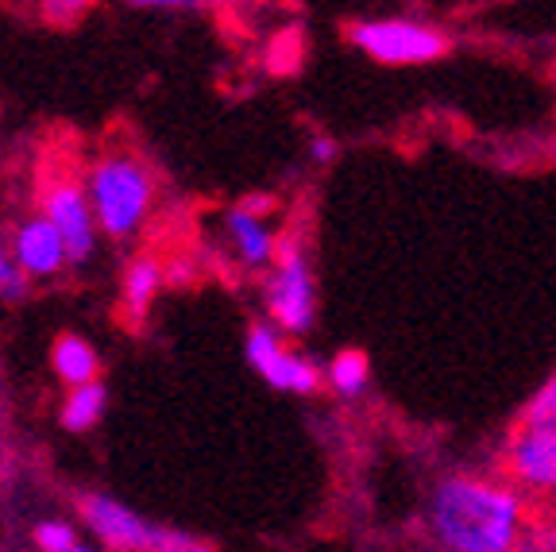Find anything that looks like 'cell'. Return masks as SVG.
Returning a JSON list of instances; mask_svg holds the SVG:
<instances>
[{
	"mask_svg": "<svg viewBox=\"0 0 556 552\" xmlns=\"http://www.w3.org/2000/svg\"><path fill=\"white\" fill-rule=\"evenodd\" d=\"M429 529L444 552H514L526 534V510L510 487L456 475L437 487Z\"/></svg>",
	"mask_w": 556,
	"mask_h": 552,
	"instance_id": "obj_1",
	"label": "cell"
},
{
	"mask_svg": "<svg viewBox=\"0 0 556 552\" xmlns=\"http://www.w3.org/2000/svg\"><path fill=\"white\" fill-rule=\"evenodd\" d=\"M86 193L89 205H93L97 228L109 233L113 240H124V236H136L139 225L148 221L155 181H151V171L136 155L109 151V155L89 166Z\"/></svg>",
	"mask_w": 556,
	"mask_h": 552,
	"instance_id": "obj_2",
	"label": "cell"
},
{
	"mask_svg": "<svg viewBox=\"0 0 556 552\" xmlns=\"http://www.w3.org/2000/svg\"><path fill=\"white\" fill-rule=\"evenodd\" d=\"M81 518H86L89 534L113 552H166L190 544L186 534H174V529L139 518L136 510L124 506L121 499H109V494H86L81 499Z\"/></svg>",
	"mask_w": 556,
	"mask_h": 552,
	"instance_id": "obj_3",
	"label": "cell"
},
{
	"mask_svg": "<svg viewBox=\"0 0 556 552\" xmlns=\"http://www.w3.org/2000/svg\"><path fill=\"white\" fill-rule=\"evenodd\" d=\"M348 39L375 62L391 66H414V62H437L448 54L452 39L437 27L417 20H359L348 27Z\"/></svg>",
	"mask_w": 556,
	"mask_h": 552,
	"instance_id": "obj_4",
	"label": "cell"
},
{
	"mask_svg": "<svg viewBox=\"0 0 556 552\" xmlns=\"http://www.w3.org/2000/svg\"><path fill=\"white\" fill-rule=\"evenodd\" d=\"M267 305L287 333H305L313 325V278L298 243L278 248V267L267 278Z\"/></svg>",
	"mask_w": 556,
	"mask_h": 552,
	"instance_id": "obj_5",
	"label": "cell"
},
{
	"mask_svg": "<svg viewBox=\"0 0 556 552\" xmlns=\"http://www.w3.org/2000/svg\"><path fill=\"white\" fill-rule=\"evenodd\" d=\"M43 209H47L43 216L59 228L62 240H66L70 263L89 260L97 243V216H93V205H89V193L81 190L78 181L59 178V181H51Z\"/></svg>",
	"mask_w": 556,
	"mask_h": 552,
	"instance_id": "obj_6",
	"label": "cell"
},
{
	"mask_svg": "<svg viewBox=\"0 0 556 552\" xmlns=\"http://www.w3.org/2000/svg\"><path fill=\"white\" fill-rule=\"evenodd\" d=\"M243 352H248V363H252L255 372H260L270 387L298 390V394H313V390L321 387V375H317V367H313V363H305V360H298L294 352H287V348L278 344V337L270 333L267 325H255L252 333H248V344H243Z\"/></svg>",
	"mask_w": 556,
	"mask_h": 552,
	"instance_id": "obj_7",
	"label": "cell"
},
{
	"mask_svg": "<svg viewBox=\"0 0 556 552\" xmlns=\"http://www.w3.org/2000/svg\"><path fill=\"white\" fill-rule=\"evenodd\" d=\"M506 472L514 484L556 494V432L518 425L506 444Z\"/></svg>",
	"mask_w": 556,
	"mask_h": 552,
	"instance_id": "obj_8",
	"label": "cell"
},
{
	"mask_svg": "<svg viewBox=\"0 0 556 552\" xmlns=\"http://www.w3.org/2000/svg\"><path fill=\"white\" fill-rule=\"evenodd\" d=\"M12 260L24 271L27 278H51L59 275L70 263L66 240L59 236V228L47 221V216H31L16 228V240H12Z\"/></svg>",
	"mask_w": 556,
	"mask_h": 552,
	"instance_id": "obj_9",
	"label": "cell"
},
{
	"mask_svg": "<svg viewBox=\"0 0 556 552\" xmlns=\"http://www.w3.org/2000/svg\"><path fill=\"white\" fill-rule=\"evenodd\" d=\"M51 367L62 382H70V387H89V382H97V372H101V355H97V348L89 344L86 337L66 333V337L54 340Z\"/></svg>",
	"mask_w": 556,
	"mask_h": 552,
	"instance_id": "obj_10",
	"label": "cell"
},
{
	"mask_svg": "<svg viewBox=\"0 0 556 552\" xmlns=\"http://www.w3.org/2000/svg\"><path fill=\"white\" fill-rule=\"evenodd\" d=\"M228 233H232L236 251H240L248 263H255V267H263L278 251L275 233L263 225L260 213H252V209H243V205H236L232 213H228Z\"/></svg>",
	"mask_w": 556,
	"mask_h": 552,
	"instance_id": "obj_11",
	"label": "cell"
},
{
	"mask_svg": "<svg viewBox=\"0 0 556 552\" xmlns=\"http://www.w3.org/2000/svg\"><path fill=\"white\" fill-rule=\"evenodd\" d=\"M163 286V263L155 255H139L128 267V278H124V302H128L131 317H143L155 298V290Z\"/></svg>",
	"mask_w": 556,
	"mask_h": 552,
	"instance_id": "obj_12",
	"label": "cell"
},
{
	"mask_svg": "<svg viewBox=\"0 0 556 552\" xmlns=\"http://www.w3.org/2000/svg\"><path fill=\"white\" fill-rule=\"evenodd\" d=\"M104 402H109V394H104L101 382H89V387H74L66 394V402H62V425H66L70 432H89L97 422H101Z\"/></svg>",
	"mask_w": 556,
	"mask_h": 552,
	"instance_id": "obj_13",
	"label": "cell"
},
{
	"mask_svg": "<svg viewBox=\"0 0 556 552\" xmlns=\"http://www.w3.org/2000/svg\"><path fill=\"white\" fill-rule=\"evenodd\" d=\"M367 375H371V363H367L364 352H340L329 363V382L340 394H359L367 387Z\"/></svg>",
	"mask_w": 556,
	"mask_h": 552,
	"instance_id": "obj_14",
	"label": "cell"
},
{
	"mask_svg": "<svg viewBox=\"0 0 556 552\" xmlns=\"http://www.w3.org/2000/svg\"><path fill=\"white\" fill-rule=\"evenodd\" d=\"M518 425H530V429H548L556 432V379L541 387V394L533 398L530 406L521 410Z\"/></svg>",
	"mask_w": 556,
	"mask_h": 552,
	"instance_id": "obj_15",
	"label": "cell"
},
{
	"mask_svg": "<svg viewBox=\"0 0 556 552\" xmlns=\"http://www.w3.org/2000/svg\"><path fill=\"white\" fill-rule=\"evenodd\" d=\"M35 544L43 552H74L78 549V537L66 522H43V526H35Z\"/></svg>",
	"mask_w": 556,
	"mask_h": 552,
	"instance_id": "obj_16",
	"label": "cell"
},
{
	"mask_svg": "<svg viewBox=\"0 0 556 552\" xmlns=\"http://www.w3.org/2000/svg\"><path fill=\"white\" fill-rule=\"evenodd\" d=\"M27 293V275L16 267L9 251L0 248V302H20Z\"/></svg>",
	"mask_w": 556,
	"mask_h": 552,
	"instance_id": "obj_17",
	"label": "cell"
},
{
	"mask_svg": "<svg viewBox=\"0 0 556 552\" xmlns=\"http://www.w3.org/2000/svg\"><path fill=\"white\" fill-rule=\"evenodd\" d=\"M514 552H556V522H538V526H530L521 534Z\"/></svg>",
	"mask_w": 556,
	"mask_h": 552,
	"instance_id": "obj_18",
	"label": "cell"
},
{
	"mask_svg": "<svg viewBox=\"0 0 556 552\" xmlns=\"http://www.w3.org/2000/svg\"><path fill=\"white\" fill-rule=\"evenodd\" d=\"M81 12H86V4H78V0H62V4H47L43 16L51 20V24H70V20H78Z\"/></svg>",
	"mask_w": 556,
	"mask_h": 552,
	"instance_id": "obj_19",
	"label": "cell"
},
{
	"mask_svg": "<svg viewBox=\"0 0 556 552\" xmlns=\"http://www.w3.org/2000/svg\"><path fill=\"white\" fill-rule=\"evenodd\" d=\"M332 151H337V147H332V139H325V136L313 139V159H317V163H329Z\"/></svg>",
	"mask_w": 556,
	"mask_h": 552,
	"instance_id": "obj_20",
	"label": "cell"
},
{
	"mask_svg": "<svg viewBox=\"0 0 556 552\" xmlns=\"http://www.w3.org/2000/svg\"><path fill=\"white\" fill-rule=\"evenodd\" d=\"M166 552H213V549H208V544L190 541V544H182V549H166Z\"/></svg>",
	"mask_w": 556,
	"mask_h": 552,
	"instance_id": "obj_21",
	"label": "cell"
},
{
	"mask_svg": "<svg viewBox=\"0 0 556 552\" xmlns=\"http://www.w3.org/2000/svg\"><path fill=\"white\" fill-rule=\"evenodd\" d=\"M74 552H97V549H86V544H78V549H74Z\"/></svg>",
	"mask_w": 556,
	"mask_h": 552,
	"instance_id": "obj_22",
	"label": "cell"
}]
</instances>
